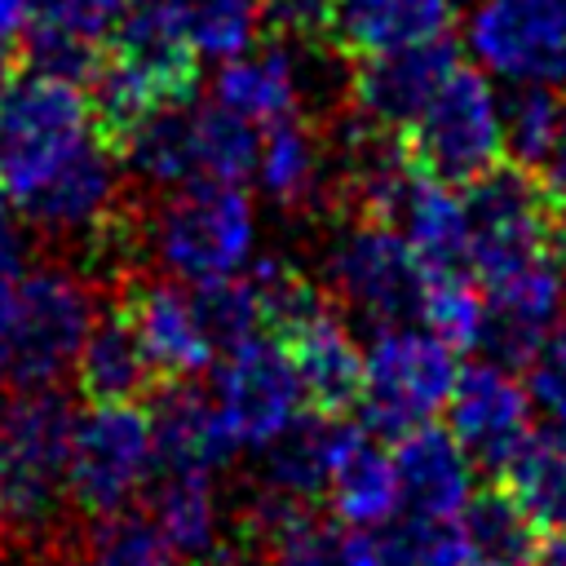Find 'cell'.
Listing matches in <instances>:
<instances>
[{
	"mask_svg": "<svg viewBox=\"0 0 566 566\" xmlns=\"http://www.w3.org/2000/svg\"><path fill=\"white\" fill-rule=\"evenodd\" d=\"M155 469L150 416L142 402H93L71 424L66 500L84 522L128 513Z\"/></svg>",
	"mask_w": 566,
	"mask_h": 566,
	"instance_id": "cell-6",
	"label": "cell"
},
{
	"mask_svg": "<svg viewBox=\"0 0 566 566\" xmlns=\"http://www.w3.org/2000/svg\"><path fill=\"white\" fill-rule=\"evenodd\" d=\"M327 495L340 522L354 526H385L398 513V478H394V455L380 447V433L345 424L332 473H327Z\"/></svg>",
	"mask_w": 566,
	"mask_h": 566,
	"instance_id": "cell-23",
	"label": "cell"
},
{
	"mask_svg": "<svg viewBox=\"0 0 566 566\" xmlns=\"http://www.w3.org/2000/svg\"><path fill=\"white\" fill-rule=\"evenodd\" d=\"M398 509L416 517H455L473 491V464L438 420L394 438Z\"/></svg>",
	"mask_w": 566,
	"mask_h": 566,
	"instance_id": "cell-19",
	"label": "cell"
},
{
	"mask_svg": "<svg viewBox=\"0 0 566 566\" xmlns=\"http://www.w3.org/2000/svg\"><path fill=\"white\" fill-rule=\"evenodd\" d=\"M455 62H460V44L451 35L354 57L349 102L363 128L398 133L402 124H411L416 111L433 97V88L455 71Z\"/></svg>",
	"mask_w": 566,
	"mask_h": 566,
	"instance_id": "cell-14",
	"label": "cell"
},
{
	"mask_svg": "<svg viewBox=\"0 0 566 566\" xmlns=\"http://www.w3.org/2000/svg\"><path fill=\"white\" fill-rule=\"evenodd\" d=\"M0 190L53 239L102 243L124 221L115 150L97 137L80 84L40 71L0 80Z\"/></svg>",
	"mask_w": 566,
	"mask_h": 566,
	"instance_id": "cell-1",
	"label": "cell"
},
{
	"mask_svg": "<svg viewBox=\"0 0 566 566\" xmlns=\"http://www.w3.org/2000/svg\"><path fill=\"white\" fill-rule=\"evenodd\" d=\"M455 522L464 539V566H535L539 557L544 531L522 513V504L500 482L469 491Z\"/></svg>",
	"mask_w": 566,
	"mask_h": 566,
	"instance_id": "cell-24",
	"label": "cell"
},
{
	"mask_svg": "<svg viewBox=\"0 0 566 566\" xmlns=\"http://www.w3.org/2000/svg\"><path fill=\"white\" fill-rule=\"evenodd\" d=\"M27 22V0H0V71H13V40Z\"/></svg>",
	"mask_w": 566,
	"mask_h": 566,
	"instance_id": "cell-39",
	"label": "cell"
},
{
	"mask_svg": "<svg viewBox=\"0 0 566 566\" xmlns=\"http://www.w3.org/2000/svg\"><path fill=\"white\" fill-rule=\"evenodd\" d=\"M0 80H4V71H0Z\"/></svg>",
	"mask_w": 566,
	"mask_h": 566,
	"instance_id": "cell-42",
	"label": "cell"
},
{
	"mask_svg": "<svg viewBox=\"0 0 566 566\" xmlns=\"http://www.w3.org/2000/svg\"><path fill=\"white\" fill-rule=\"evenodd\" d=\"M539 531H566V433H526V442L491 478Z\"/></svg>",
	"mask_w": 566,
	"mask_h": 566,
	"instance_id": "cell-26",
	"label": "cell"
},
{
	"mask_svg": "<svg viewBox=\"0 0 566 566\" xmlns=\"http://www.w3.org/2000/svg\"><path fill=\"white\" fill-rule=\"evenodd\" d=\"M4 367H9V354H4V327H0V376H4Z\"/></svg>",
	"mask_w": 566,
	"mask_h": 566,
	"instance_id": "cell-41",
	"label": "cell"
},
{
	"mask_svg": "<svg viewBox=\"0 0 566 566\" xmlns=\"http://www.w3.org/2000/svg\"><path fill=\"white\" fill-rule=\"evenodd\" d=\"M345 420L336 416H292L270 442H265V482L279 495L314 500L327 491V473L340 447Z\"/></svg>",
	"mask_w": 566,
	"mask_h": 566,
	"instance_id": "cell-25",
	"label": "cell"
},
{
	"mask_svg": "<svg viewBox=\"0 0 566 566\" xmlns=\"http://www.w3.org/2000/svg\"><path fill=\"white\" fill-rule=\"evenodd\" d=\"M526 394L553 420V429L566 433V327L548 332V340L526 363Z\"/></svg>",
	"mask_w": 566,
	"mask_h": 566,
	"instance_id": "cell-36",
	"label": "cell"
},
{
	"mask_svg": "<svg viewBox=\"0 0 566 566\" xmlns=\"http://www.w3.org/2000/svg\"><path fill=\"white\" fill-rule=\"evenodd\" d=\"M336 0H256V22L270 27V35L292 40H327Z\"/></svg>",
	"mask_w": 566,
	"mask_h": 566,
	"instance_id": "cell-37",
	"label": "cell"
},
{
	"mask_svg": "<svg viewBox=\"0 0 566 566\" xmlns=\"http://www.w3.org/2000/svg\"><path fill=\"white\" fill-rule=\"evenodd\" d=\"M424 279H429V270L416 256V248L385 221L349 217L345 234L336 239V248L327 256L332 296L345 310L363 314L376 332L420 318Z\"/></svg>",
	"mask_w": 566,
	"mask_h": 566,
	"instance_id": "cell-9",
	"label": "cell"
},
{
	"mask_svg": "<svg viewBox=\"0 0 566 566\" xmlns=\"http://www.w3.org/2000/svg\"><path fill=\"white\" fill-rule=\"evenodd\" d=\"M252 248V203L234 181H190L155 208V252L168 274L199 283L239 274Z\"/></svg>",
	"mask_w": 566,
	"mask_h": 566,
	"instance_id": "cell-8",
	"label": "cell"
},
{
	"mask_svg": "<svg viewBox=\"0 0 566 566\" xmlns=\"http://www.w3.org/2000/svg\"><path fill=\"white\" fill-rule=\"evenodd\" d=\"M88 553L97 566H181L172 557V548L159 539V531L150 526V517H102L88 522Z\"/></svg>",
	"mask_w": 566,
	"mask_h": 566,
	"instance_id": "cell-34",
	"label": "cell"
},
{
	"mask_svg": "<svg viewBox=\"0 0 566 566\" xmlns=\"http://www.w3.org/2000/svg\"><path fill=\"white\" fill-rule=\"evenodd\" d=\"M504 124V155L535 168L548 150V137H553V124H557V88L553 84H526L513 106L500 115Z\"/></svg>",
	"mask_w": 566,
	"mask_h": 566,
	"instance_id": "cell-35",
	"label": "cell"
},
{
	"mask_svg": "<svg viewBox=\"0 0 566 566\" xmlns=\"http://www.w3.org/2000/svg\"><path fill=\"white\" fill-rule=\"evenodd\" d=\"M71 371L88 402H150L168 385L137 332L133 314L119 305V296L111 287L80 340Z\"/></svg>",
	"mask_w": 566,
	"mask_h": 566,
	"instance_id": "cell-17",
	"label": "cell"
},
{
	"mask_svg": "<svg viewBox=\"0 0 566 566\" xmlns=\"http://www.w3.org/2000/svg\"><path fill=\"white\" fill-rule=\"evenodd\" d=\"M256 172L265 195L287 208V212H305L318 199V181H323V164H318V142L314 133L292 115L279 124H265V146L256 150Z\"/></svg>",
	"mask_w": 566,
	"mask_h": 566,
	"instance_id": "cell-27",
	"label": "cell"
},
{
	"mask_svg": "<svg viewBox=\"0 0 566 566\" xmlns=\"http://www.w3.org/2000/svg\"><path fill=\"white\" fill-rule=\"evenodd\" d=\"M49 566H97V562H93L88 544H62V548L49 557Z\"/></svg>",
	"mask_w": 566,
	"mask_h": 566,
	"instance_id": "cell-40",
	"label": "cell"
},
{
	"mask_svg": "<svg viewBox=\"0 0 566 566\" xmlns=\"http://www.w3.org/2000/svg\"><path fill=\"white\" fill-rule=\"evenodd\" d=\"M75 411L57 385H18L0 398V526L40 531L66 500Z\"/></svg>",
	"mask_w": 566,
	"mask_h": 566,
	"instance_id": "cell-3",
	"label": "cell"
},
{
	"mask_svg": "<svg viewBox=\"0 0 566 566\" xmlns=\"http://www.w3.org/2000/svg\"><path fill=\"white\" fill-rule=\"evenodd\" d=\"M150 442L155 469H203L212 473L230 455V433L217 416V402L190 380H168L150 398Z\"/></svg>",
	"mask_w": 566,
	"mask_h": 566,
	"instance_id": "cell-22",
	"label": "cell"
},
{
	"mask_svg": "<svg viewBox=\"0 0 566 566\" xmlns=\"http://www.w3.org/2000/svg\"><path fill=\"white\" fill-rule=\"evenodd\" d=\"M394 137L411 172L451 190H464L469 181L491 172L500 159H509L495 88L482 71L464 66V57L416 111V119L402 124Z\"/></svg>",
	"mask_w": 566,
	"mask_h": 566,
	"instance_id": "cell-4",
	"label": "cell"
},
{
	"mask_svg": "<svg viewBox=\"0 0 566 566\" xmlns=\"http://www.w3.org/2000/svg\"><path fill=\"white\" fill-rule=\"evenodd\" d=\"M482 66L522 84H566V0H482L469 22Z\"/></svg>",
	"mask_w": 566,
	"mask_h": 566,
	"instance_id": "cell-10",
	"label": "cell"
},
{
	"mask_svg": "<svg viewBox=\"0 0 566 566\" xmlns=\"http://www.w3.org/2000/svg\"><path fill=\"white\" fill-rule=\"evenodd\" d=\"M190 305H195L199 327L208 332L217 354H226V349H234V345H243L248 336L261 332L252 287L239 274H217V279L190 283Z\"/></svg>",
	"mask_w": 566,
	"mask_h": 566,
	"instance_id": "cell-32",
	"label": "cell"
},
{
	"mask_svg": "<svg viewBox=\"0 0 566 566\" xmlns=\"http://www.w3.org/2000/svg\"><path fill=\"white\" fill-rule=\"evenodd\" d=\"M482 332L478 345L491 363L509 371H526L535 349L557 332L566 301V261H535L482 287Z\"/></svg>",
	"mask_w": 566,
	"mask_h": 566,
	"instance_id": "cell-13",
	"label": "cell"
},
{
	"mask_svg": "<svg viewBox=\"0 0 566 566\" xmlns=\"http://www.w3.org/2000/svg\"><path fill=\"white\" fill-rule=\"evenodd\" d=\"M482 283L469 270H429L424 279V296H420V323L429 336H438L442 345L473 349L478 332H482Z\"/></svg>",
	"mask_w": 566,
	"mask_h": 566,
	"instance_id": "cell-31",
	"label": "cell"
},
{
	"mask_svg": "<svg viewBox=\"0 0 566 566\" xmlns=\"http://www.w3.org/2000/svg\"><path fill=\"white\" fill-rule=\"evenodd\" d=\"M283 354L292 363V376L301 385V402L318 416L345 420L363 398V349L354 345L349 327L332 310V301L292 327L283 340Z\"/></svg>",
	"mask_w": 566,
	"mask_h": 566,
	"instance_id": "cell-18",
	"label": "cell"
},
{
	"mask_svg": "<svg viewBox=\"0 0 566 566\" xmlns=\"http://www.w3.org/2000/svg\"><path fill=\"white\" fill-rule=\"evenodd\" d=\"M464 265L486 287L535 261H566V208L517 159L464 186Z\"/></svg>",
	"mask_w": 566,
	"mask_h": 566,
	"instance_id": "cell-2",
	"label": "cell"
},
{
	"mask_svg": "<svg viewBox=\"0 0 566 566\" xmlns=\"http://www.w3.org/2000/svg\"><path fill=\"white\" fill-rule=\"evenodd\" d=\"M447 429L469 464L495 478L531 433V394L526 385H517V371L491 358L473 363L455 376V389L447 398Z\"/></svg>",
	"mask_w": 566,
	"mask_h": 566,
	"instance_id": "cell-12",
	"label": "cell"
},
{
	"mask_svg": "<svg viewBox=\"0 0 566 566\" xmlns=\"http://www.w3.org/2000/svg\"><path fill=\"white\" fill-rule=\"evenodd\" d=\"M544 186H548V195L566 208V88H557V124H553V137H548V150H544V159L531 168Z\"/></svg>",
	"mask_w": 566,
	"mask_h": 566,
	"instance_id": "cell-38",
	"label": "cell"
},
{
	"mask_svg": "<svg viewBox=\"0 0 566 566\" xmlns=\"http://www.w3.org/2000/svg\"><path fill=\"white\" fill-rule=\"evenodd\" d=\"M455 0H336L327 44L345 57L424 44L451 35Z\"/></svg>",
	"mask_w": 566,
	"mask_h": 566,
	"instance_id": "cell-21",
	"label": "cell"
},
{
	"mask_svg": "<svg viewBox=\"0 0 566 566\" xmlns=\"http://www.w3.org/2000/svg\"><path fill=\"white\" fill-rule=\"evenodd\" d=\"M248 531L265 544L274 566H380V544L367 526L332 522L310 509V500H292L265 491L252 509Z\"/></svg>",
	"mask_w": 566,
	"mask_h": 566,
	"instance_id": "cell-15",
	"label": "cell"
},
{
	"mask_svg": "<svg viewBox=\"0 0 566 566\" xmlns=\"http://www.w3.org/2000/svg\"><path fill=\"white\" fill-rule=\"evenodd\" d=\"M455 349L429 332L385 327L363 358V424L380 438L420 429L447 411L455 389Z\"/></svg>",
	"mask_w": 566,
	"mask_h": 566,
	"instance_id": "cell-7",
	"label": "cell"
},
{
	"mask_svg": "<svg viewBox=\"0 0 566 566\" xmlns=\"http://www.w3.org/2000/svg\"><path fill=\"white\" fill-rule=\"evenodd\" d=\"M199 53L234 57L252 44L256 0H168Z\"/></svg>",
	"mask_w": 566,
	"mask_h": 566,
	"instance_id": "cell-33",
	"label": "cell"
},
{
	"mask_svg": "<svg viewBox=\"0 0 566 566\" xmlns=\"http://www.w3.org/2000/svg\"><path fill=\"white\" fill-rule=\"evenodd\" d=\"M111 292L133 314L155 367L164 371V380H195L199 371L212 367L217 349H212L208 332L199 327V314H195L186 287L150 279L133 265L119 279H111Z\"/></svg>",
	"mask_w": 566,
	"mask_h": 566,
	"instance_id": "cell-16",
	"label": "cell"
},
{
	"mask_svg": "<svg viewBox=\"0 0 566 566\" xmlns=\"http://www.w3.org/2000/svg\"><path fill=\"white\" fill-rule=\"evenodd\" d=\"M248 287H252V301H256V323H261V336L270 340H283L292 327H301L305 318H314L327 296L314 279H305V270H296L292 261H256L252 274H248Z\"/></svg>",
	"mask_w": 566,
	"mask_h": 566,
	"instance_id": "cell-30",
	"label": "cell"
},
{
	"mask_svg": "<svg viewBox=\"0 0 566 566\" xmlns=\"http://www.w3.org/2000/svg\"><path fill=\"white\" fill-rule=\"evenodd\" d=\"M190 146H195V172L199 181H243L256 168V128L252 119L234 115L230 106L195 102L190 97Z\"/></svg>",
	"mask_w": 566,
	"mask_h": 566,
	"instance_id": "cell-28",
	"label": "cell"
},
{
	"mask_svg": "<svg viewBox=\"0 0 566 566\" xmlns=\"http://www.w3.org/2000/svg\"><path fill=\"white\" fill-rule=\"evenodd\" d=\"M217 102L252 124H279L296 115V84L283 53L230 57L217 75Z\"/></svg>",
	"mask_w": 566,
	"mask_h": 566,
	"instance_id": "cell-29",
	"label": "cell"
},
{
	"mask_svg": "<svg viewBox=\"0 0 566 566\" xmlns=\"http://www.w3.org/2000/svg\"><path fill=\"white\" fill-rule=\"evenodd\" d=\"M146 517L159 539L186 566H212L221 557V517L212 473L203 469H150Z\"/></svg>",
	"mask_w": 566,
	"mask_h": 566,
	"instance_id": "cell-20",
	"label": "cell"
},
{
	"mask_svg": "<svg viewBox=\"0 0 566 566\" xmlns=\"http://www.w3.org/2000/svg\"><path fill=\"white\" fill-rule=\"evenodd\" d=\"M217 416L234 447H265L301 407V385L279 340L248 336L217 367Z\"/></svg>",
	"mask_w": 566,
	"mask_h": 566,
	"instance_id": "cell-11",
	"label": "cell"
},
{
	"mask_svg": "<svg viewBox=\"0 0 566 566\" xmlns=\"http://www.w3.org/2000/svg\"><path fill=\"white\" fill-rule=\"evenodd\" d=\"M97 314V292L66 265H35L18 274L4 310V354L13 385H57L71 371L80 340Z\"/></svg>",
	"mask_w": 566,
	"mask_h": 566,
	"instance_id": "cell-5",
	"label": "cell"
}]
</instances>
